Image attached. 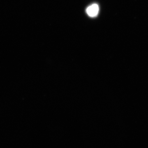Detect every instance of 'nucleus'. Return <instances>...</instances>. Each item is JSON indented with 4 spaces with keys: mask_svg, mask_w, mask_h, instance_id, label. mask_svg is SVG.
Listing matches in <instances>:
<instances>
[{
    "mask_svg": "<svg viewBox=\"0 0 148 148\" xmlns=\"http://www.w3.org/2000/svg\"><path fill=\"white\" fill-rule=\"evenodd\" d=\"M99 12V7L96 4H93L88 7L86 9V12L89 16L94 17L98 15Z\"/></svg>",
    "mask_w": 148,
    "mask_h": 148,
    "instance_id": "1",
    "label": "nucleus"
}]
</instances>
